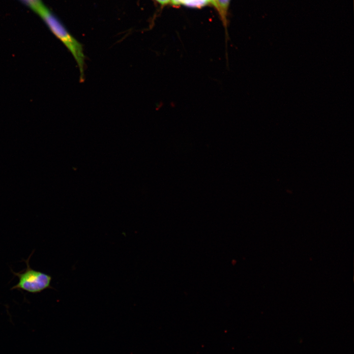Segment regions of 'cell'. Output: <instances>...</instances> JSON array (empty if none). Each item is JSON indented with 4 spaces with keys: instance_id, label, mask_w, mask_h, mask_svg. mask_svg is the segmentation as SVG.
<instances>
[{
    "instance_id": "cell-7",
    "label": "cell",
    "mask_w": 354,
    "mask_h": 354,
    "mask_svg": "<svg viewBox=\"0 0 354 354\" xmlns=\"http://www.w3.org/2000/svg\"><path fill=\"white\" fill-rule=\"evenodd\" d=\"M211 4H212L214 7H215V0H209Z\"/></svg>"
},
{
    "instance_id": "cell-2",
    "label": "cell",
    "mask_w": 354,
    "mask_h": 354,
    "mask_svg": "<svg viewBox=\"0 0 354 354\" xmlns=\"http://www.w3.org/2000/svg\"><path fill=\"white\" fill-rule=\"evenodd\" d=\"M33 253V252L27 260H24L27 267L23 271L15 272L11 270V272L19 279L17 284L11 288V290H16L31 294H38L48 289H55L51 285L52 280L51 275L30 267L29 260Z\"/></svg>"
},
{
    "instance_id": "cell-3",
    "label": "cell",
    "mask_w": 354,
    "mask_h": 354,
    "mask_svg": "<svg viewBox=\"0 0 354 354\" xmlns=\"http://www.w3.org/2000/svg\"><path fill=\"white\" fill-rule=\"evenodd\" d=\"M231 0H215V8L217 10L221 19L226 27L229 7Z\"/></svg>"
},
{
    "instance_id": "cell-5",
    "label": "cell",
    "mask_w": 354,
    "mask_h": 354,
    "mask_svg": "<svg viewBox=\"0 0 354 354\" xmlns=\"http://www.w3.org/2000/svg\"><path fill=\"white\" fill-rule=\"evenodd\" d=\"M36 13L39 9L44 4L41 0H19Z\"/></svg>"
},
{
    "instance_id": "cell-6",
    "label": "cell",
    "mask_w": 354,
    "mask_h": 354,
    "mask_svg": "<svg viewBox=\"0 0 354 354\" xmlns=\"http://www.w3.org/2000/svg\"><path fill=\"white\" fill-rule=\"evenodd\" d=\"M161 5H166L171 3V0H154Z\"/></svg>"
},
{
    "instance_id": "cell-4",
    "label": "cell",
    "mask_w": 354,
    "mask_h": 354,
    "mask_svg": "<svg viewBox=\"0 0 354 354\" xmlns=\"http://www.w3.org/2000/svg\"><path fill=\"white\" fill-rule=\"evenodd\" d=\"M175 5H183L190 7L200 8L210 3L209 0H171Z\"/></svg>"
},
{
    "instance_id": "cell-1",
    "label": "cell",
    "mask_w": 354,
    "mask_h": 354,
    "mask_svg": "<svg viewBox=\"0 0 354 354\" xmlns=\"http://www.w3.org/2000/svg\"><path fill=\"white\" fill-rule=\"evenodd\" d=\"M36 13L72 54L79 69L80 81L83 82L85 56L82 44L69 33L58 18L44 4Z\"/></svg>"
}]
</instances>
